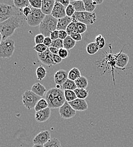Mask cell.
<instances>
[{
  "mask_svg": "<svg viewBox=\"0 0 133 147\" xmlns=\"http://www.w3.org/2000/svg\"><path fill=\"white\" fill-rule=\"evenodd\" d=\"M25 17L23 14L14 16L0 23L1 41H4L12 36L15 31L23 24Z\"/></svg>",
  "mask_w": 133,
  "mask_h": 147,
  "instance_id": "cell-1",
  "label": "cell"
},
{
  "mask_svg": "<svg viewBox=\"0 0 133 147\" xmlns=\"http://www.w3.org/2000/svg\"><path fill=\"white\" fill-rule=\"evenodd\" d=\"M50 109L60 108L66 101L64 91L61 88H53L49 89L44 96Z\"/></svg>",
  "mask_w": 133,
  "mask_h": 147,
  "instance_id": "cell-2",
  "label": "cell"
},
{
  "mask_svg": "<svg viewBox=\"0 0 133 147\" xmlns=\"http://www.w3.org/2000/svg\"><path fill=\"white\" fill-rule=\"evenodd\" d=\"M58 19L51 15L46 16L39 26V31L45 37H50L51 33L57 30Z\"/></svg>",
  "mask_w": 133,
  "mask_h": 147,
  "instance_id": "cell-3",
  "label": "cell"
},
{
  "mask_svg": "<svg viewBox=\"0 0 133 147\" xmlns=\"http://www.w3.org/2000/svg\"><path fill=\"white\" fill-rule=\"evenodd\" d=\"M23 14V9L17 8L14 5L0 3V23L12 17Z\"/></svg>",
  "mask_w": 133,
  "mask_h": 147,
  "instance_id": "cell-4",
  "label": "cell"
},
{
  "mask_svg": "<svg viewBox=\"0 0 133 147\" xmlns=\"http://www.w3.org/2000/svg\"><path fill=\"white\" fill-rule=\"evenodd\" d=\"M72 22H80L86 25L94 24L97 20V16L95 13H88L87 11L76 12L72 17Z\"/></svg>",
  "mask_w": 133,
  "mask_h": 147,
  "instance_id": "cell-5",
  "label": "cell"
},
{
  "mask_svg": "<svg viewBox=\"0 0 133 147\" xmlns=\"http://www.w3.org/2000/svg\"><path fill=\"white\" fill-rule=\"evenodd\" d=\"M15 50V41L11 38L1 41L0 44V57L9 58L11 57Z\"/></svg>",
  "mask_w": 133,
  "mask_h": 147,
  "instance_id": "cell-6",
  "label": "cell"
},
{
  "mask_svg": "<svg viewBox=\"0 0 133 147\" xmlns=\"http://www.w3.org/2000/svg\"><path fill=\"white\" fill-rule=\"evenodd\" d=\"M41 98L40 97L34 93L31 90L26 91L22 96L23 103L24 107L29 110L35 109V106Z\"/></svg>",
  "mask_w": 133,
  "mask_h": 147,
  "instance_id": "cell-7",
  "label": "cell"
},
{
  "mask_svg": "<svg viewBox=\"0 0 133 147\" xmlns=\"http://www.w3.org/2000/svg\"><path fill=\"white\" fill-rule=\"evenodd\" d=\"M45 16H46L43 13L41 9H35L32 7L31 12L26 18V20L30 26L36 27L40 26Z\"/></svg>",
  "mask_w": 133,
  "mask_h": 147,
  "instance_id": "cell-8",
  "label": "cell"
},
{
  "mask_svg": "<svg viewBox=\"0 0 133 147\" xmlns=\"http://www.w3.org/2000/svg\"><path fill=\"white\" fill-rule=\"evenodd\" d=\"M76 111L74 110L69 103L67 101L59 108V113L61 117L63 119H70L76 115Z\"/></svg>",
  "mask_w": 133,
  "mask_h": 147,
  "instance_id": "cell-9",
  "label": "cell"
},
{
  "mask_svg": "<svg viewBox=\"0 0 133 147\" xmlns=\"http://www.w3.org/2000/svg\"><path fill=\"white\" fill-rule=\"evenodd\" d=\"M38 60L43 64L48 66L49 67L56 65L53 58V54L51 53L49 48L44 53H38Z\"/></svg>",
  "mask_w": 133,
  "mask_h": 147,
  "instance_id": "cell-10",
  "label": "cell"
},
{
  "mask_svg": "<svg viewBox=\"0 0 133 147\" xmlns=\"http://www.w3.org/2000/svg\"><path fill=\"white\" fill-rule=\"evenodd\" d=\"M51 139V132L48 130L42 131L37 134L33 139L34 144H45Z\"/></svg>",
  "mask_w": 133,
  "mask_h": 147,
  "instance_id": "cell-11",
  "label": "cell"
},
{
  "mask_svg": "<svg viewBox=\"0 0 133 147\" xmlns=\"http://www.w3.org/2000/svg\"><path fill=\"white\" fill-rule=\"evenodd\" d=\"M51 16L55 18L59 19L63 18L66 16V7H65L58 1H56Z\"/></svg>",
  "mask_w": 133,
  "mask_h": 147,
  "instance_id": "cell-12",
  "label": "cell"
},
{
  "mask_svg": "<svg viewBox=\"0 0 133 147\" xmlns=\"http://www.w3.org/2000/svg\"><path fill=\"white\" fill-rule=\"evenodd\" d=\"M69 72L64 70L57 71L54 75V81L56 85L62 86L68 79Z\"/></svg>",
  "mask_w": 133,
  "mask_h": 147,
  "instance_id": "cell-13",
  "label": "cell"
},
{
  "mask_svg": "<svg viewBox=\"0 0 133 147\" xmlns=\"http://www.w3.org/2000/svg\"><path fill=\"white\" fill-rule=\"evenodd\" d=\"M56 1L54 0H42L41 10L45 16L51 15Z\"/></svg>",
  "mask_w": 133,
  "mask_h": 147,
  "instance_id": "cell-14",
  "label": "cell"
},
{
  "mask_svg": "<svg viewBox=\"0 0 133 147\" xmlns=\"http://www.w3.org/2000/svg\"><path fill=\"white\" fill-rule=\"evenodd\" d=\"M69 103L71 105V107L76 111H83L88 109V104L85 100L77 98L76 100Z\"/></svg>",
  "mask_w": 133,
  "mask_h": 147,
  "instance_id": "cell-15",
  "label": "cell"
},
{
  "mask_svg": "<svg viewBox=\"0 0 133 147\" xmlns=\"http://www.w3.org/2000/svg\"><path fill=\"white\" fill-rule=\"evenodd\" d=\"M51 110L49 108L45 109L40 110L36 112L35 113V119L39 123H43L47 121L51 116Z\"/></svg>",
  "mask_w": 133,
  "mask_h": 147,
  "instance_id": "cell-16",
  "label": "cell"
},
{
  "mask_svg": "<svg viewBox=\"0 0 133 147\" xmlns=\"http://www.w3.org/2000/svg\"><path fill=\"white\" fill-rule=\"evenodd\" d=\"M129 61V57L128 55L122 53L117 54L116 58V67L118 68H125Z\"/></svg>",
  "mask_w": 133,
  "mask_h": 147,
  "instance_id": "cell-17",
  "label": "cell"
},
{
  "mask_svg": "<svg viewBox=\"0 0 133 147\" xmlns=\"http://www.w3.org/2000/svg\"><path fill=\"white\" fill-rule=\"evenodd\" d=\"M73 22L72 18L66 16L63 18L58 19L57 23V30L61 31L65 30L66 31L68 26Z\"/></svg>",
  "mask_w": 133,
  "mask_h": 147,
  "instance_id": "cell-18",
  "label": "cell"
},
{
  "mask_svg": "<svg viewBox=\"0 0 133 147\" xmlns=\"http://www.w3.org/2000/svg\"><path fill=\"white\" fill-rule=\"evenodd\" d=\"M31 91L40 97L44 96L47 92L46 88L40 83L34 84L31 87Z\"/></svg>",
  "mask_w": 133,
  "mask_h": 147,
  "instance_id": "cell-19",
  "label": "cell"
},
{
  "mask_svg": "<svg viewBox=\"0 0 133 147\" xmlns=\"http://www.w3.org/2000/svg\"><path fill=\"white\" fill-rule=\"evenodd\" d=\"M70 4L73 6L76 12H83L86 11L83 1H70Z\"/></svg>",
  "mask_w": 133,
  "mask_h": 147,
  "instance_id": "cell-20",
  "label": "cell"
},
{
  "mask_svg": "<svg viewBox=\"0 0 133 147\" xmlns=\"http://www.w3.org/2000/svg\"><path fill=\"white\" fill-rule=\"evenodd\" d=\"M61 88L65 90H70V91H74L77 88L76 84L74 81L70 79H68L65 83L61 86Z\"/></svg>",
  "mask_w": 133,
  "mask_h": 147,
  "instance_id": "cell-21",
  "label": "cell"
},
{
  "mask_svg": "<svg viewBox=\"0 0 133 147\" xmlns=\"http://www.w3.org/2000/svg\"><path fill=\"white\" fill-rule=\"evenodd\" d=\"M76 42L70 36H68L63 40V48L68 51L71 50L76 46Z\"/></svg>",
  "mask_w": 133,
  "mask_h": 147,
  "instance_id": "cell-22",
  "label": "cell"
},
{
  "mask_svg": "<svg viewBox=\"0 0 133 147\" xmlns=\"http://www.w3.org/2000/svg\"><path fill=\"white\" fill-rule=\"evenodd\" d=\"M75 83L76 84L77 88H82V89H86V88L88 87V82L87 79L82 76L79 78H78L77 80L75 81Z\"/></svg>",
  "mask_w": 133,
  "mask_h": 147,
  "instance_id": "cell-23",
  "label": "cell"
},
{
  "mask_svg": "<svg viewBox=\"0 0 133 147\" xmlns=\"http://www.w3.org/2000/svg\"><path fill=\"white\" fill-rule=\"evenodd\" d=\"M81 76H82L80 70L76 67H74L71 69L68 74V79L74 82Z\"/></svg>",
  "mask_w": 133,
  "mask_h": 147,
  "instance_id": "cell-24",
  "label": "cell"
},
{
  "mask_svg": "<svg viewBox=\"0 0 133 147\" xmlns=\"http://www.w3.org/2000/svg\"><path fill=\"white\" fill-rule=\"evenodd\" d=\"M86 11L88 13H94L96 8V5L94 3L93 0H83Z\"/></svg>",
  "mask_w": 133,
  "mask_h": 147,
  "instance_id": "cell-25",
  "label": "cell"
},
{
  "mask_svg": "<svg viewBox=\"0 0 133 147\" xmlns=\"http://www.w3.org/2000/svg\"><path fill=\"white\" fill-rule=\"evenodd\" d=\"M49 108V105L47 101L45 98H41L37 103L35 107V110L36 112L44 110Z\"/></svg>",
  "mask_w": 133,
  "mask_h": 147,
  "instance_id": "cell-26",
  "label": "cell"
},
{
  "mask_svg": "<svg viewBox=\"0 0 133 147\" xmlns=\"http://www.w3.org/2000/svg\"><path fill=\"white\" fill-rule=\"evenodd\" d=\"M36 75L39 81L43 80L47 75V70L43 66H39L36 70Z\"/></svg>",
  "mask_w": 133,
  "mask_h": 147,
  "instance_id": "cell-27",
  "label": "cell"
},
{
  "mask_svg": "<svg viewBox=\"0 0 133 147\" xmlns=\"http://www.w3.org/2000/svg\"><path fill=\"white\" fill-rule=\"evenodd\" d=\"M76 94L77 98L85 100L88 96V91L86 89H82V88H76L74 91Z\"/></svg>",
  "mask_w": 133,
  "mask_h": 147,
  "instance_id": "cell-28",
  "label": "cell"
},
{
  "mask_svg": "<svg viewBox=\"0 0 133 147\" xmlns=\"http://www.w3.org/2000/svg\"><path fill=\"white\" fill-rule=\"evenodd\" d=\"M94 42L100 49L104 48L106 44L105 39L101 35H99L95 37Z\"/></svg>",
  "mask_w": 133,
  "mask_h": 147,
  "instance_id": "cell-29",
  "label": "cell"
},
{
  "mask_svg": "<svg viewBox=\"0 0 133 147\" xmlns=\"http://www.w3.org/2000/svg\"><path fill=\"white\" fill-rule=\"evenodd\" d=\"M99 49H100L95 44L94 42L89 43L86 47V51L90 55H95L99 51Z\"/></svg>",
  "mask_w": 133,
  "mask_h": 147,
  "instance_id": "cell-30",
  "label": "cell"
},
{
  "mask_svg": "<svg viewBox=\"0 0 133 147\" xmlns=\"http://www.w3.org/2000/svg\"><path fill=\"white\" fill-rule=\"evenodd\" d=\"M64 95L65 100L67 102H70L75 100L77 99L76 94L74 91L70 90H65L64 91Z\"/></svg>",
  "mask_w": 133,
  "mask_h": 147,
  "instance_id": "cell-31",
  "label": "cell"
},
{
  "mask_svg": "<svg viewBox=\"0 0 133 147\" xmlns=\"http://www.w3.org/2000/svg\"><path fill=\"white\" fill-rule=\"evenodd\" d=\"M13 3L16 7L21 9L30 6V1L28 0H14Z\"/></svg>",
  "mask_w": 133,
  "mask_h": 147,
  "instance_id": "cell-32",
  "label": "cell"
},
{
  "mask_svg": "<svg viewBox=\"0 0 133 147\" xmlns=\"http://www.w3.org/2000/svg\"><path fill=\"white\" fill-rule=\"evenodd\" d=\"M45 147H62L60 141L57 138L51 139L45 144Z\"/></svg>",
  "mask_w": 133,
  "mask_h": 147,
  "instance_id": "cell-33",
  "label": "cell"
},
{
  "mask_svg": "<svg viewBox=\"0 0 133 147\" xmlns=\"http://www.w3.org/2000/svg\"><path fill=\"white\" fill-rule=\"evenodd\" d=\"M66 31L67 32L69 36H70L71 35L78 32V30L76 27V23L72 22L67 27Z\"/></svg>",
  "mask_w": 133,
  "mask_h": 147,
  "instance_id": "cell-34",
  "label": "cell"
},
{
  "mask_svg": "<svg viewBox=\"0 0 133 147\" xmlns=\"http://www.w3.org/2000/svg\"><path fill=\"white\" fill-rule=\"evenodd\" d=\"M33 48L36 52H38V53H42L45 52L49 48L45 46L44 44H41L36 45Z\"/></svg>",
  "mask_w": 133,
  "mask_h": 147,
  "instance_id": "cell-35",
  "label": "cell"
},
{
  "mask_svg": "<svg viewBox=\"0 0 133 147\" xmlns=\"http://www.w3.org/2000/svg\"><path fill=\"white\" fill-rule=\"evenodd\" d=\"M76 24L78 33L82 34L84 33L87 31V27L86 24H83V23H80V22H76Z\"/></svg>",
  "mask_w": 133,
  "mask_h": 147,
  "instance_id": "cell-36",
  "label": "cell"
},
{
  "mask_svg": "<svg viewBox=\"0 0 133 147\" xmlns=\"http://www.w3.org/2000/svg\"><path fill=\"white\" fill-rule=\"evenodd\" d=\"M76 12V11L72 4H70L66 8V16L68 17L72 18Z\"/></svg>",
  "mask_w": 133,
  "mask_h": 147,
  "instance_id": "cell-37",
  "label": "cell"
},
{
  "mask_svg": "<svg viewBox=\"0 0 133 147\" xmlns=\"http://www.w3.org/2000/svg\"><path fill=\"white\" fill-rule=\"evenodd\" d=\"M51 47L56 48L59 49L63 48V40H62L60 38H58L56 40H54L52 41V43Z\"/></svg>",
  "mask_w": 133,
  "mask_h": 147,
  "instance_id": "cell-38",
  "label": "cell"
},
{
  "mask_svg": "<svg viewBox=\"0 0 133 147\" xmlns=\"http://www.w3.org/2000/svg\"><path fill=\"white\" fill-rule=\"evenodd\" d=\"M58 55H59L62 59H65V58H68L70 55V52H69V51L63 48L59 50Z\"/></svg>",
  "mask_w": 133,
  "mask_h": 147,
  "instance_id": "cell-39",
  "label": "cell"
},
{
  "mask_svg": "<svg viewBox=\"0 0 133 147\" xmlns=\"http://www.w3.org/2000/svg\"><path fill=\"white\" fill-rule=\"evenodd\" d=\"M30 6L34 8L41 9L42 6L41 0H30Z\"/></svg>",
  "mask_w": 133,
  "mask_h": 147,
  "instance_id": "cell-40",
  "label": "cell"
},
{
  "mask_svg": "<svg viewBox=\"0 0 133 147\" xmlns=\"http://www.w3.org/2000/svg\"><path fill=\"white\" fill-rule=\"evenodd\" d=\"M45 37L43 34H40L37 35H36L35 37V43L36 45H38V44H43Z\"/></svg>",
  "mask_w": 133,
  "mask_h": 147,
  "instance_id": "cell-41",
  "label": "cell"
},
{
  "mask_svg": "<svg viewBox=\"0 0 133 147\" xmlns=\"http://www.w3.org/2000/svg\"><path fill=\"white\" fill-rule=\"evenodd\" d=\"M31 8L32 7L31 6H29L23 9V14L26 18L30 14L31 12Z\"/></svg>",
  "mask_w": 133,
  "mask_h": 147,
  "instance_id": "cell-42",
  "label": "cell"
},
{
  "mask_svg": "<svg viewBox=\"0 0 133 147\" xmlns=\"http://www.w3.org/2000/svg\"><path fill=\"white\" fill-rule=\"evenodd\" d=\"M71 37L76 41H82V34L78 33V32H76L75 34H73L72 35H70Z\"/></svg>",
  "mask_w": 133,
  "mask_h": 147,
  "instance_id": "cell-43",
  "label": "cell"
},
{
  "mask_svg": "<svg viewBox=\"0 0 133 147\" xmlns=\"http://www.w3.org/2000/svg\"><path fill=\"white\" fill-rule=\"evenodd\" d=\"M69 35L66 31H65V30L59 31V38H60L62 40H64Z\"/></svg>",
  "mask_w": 133,
  "mask_h": 147,
  "instance_id": "cell-44",
  "label": "cell"
},
{
  "mask_svg": "<svg viewBox=\"0 0 133 147\" xmlns=\"http://www.w3.org/2000/svg\"><path fill=\"white\" fill-rule=\"evenodd\" d=\"M52 40L51 39V38L50 37H45V39H44V42L43 44L47 46V47L49 48L52 43Z\"/></svg>",
  "mask_w": 133,
  "mask_h": 147,
  "instance_id": "cell-45",
  "label": "cell"
},
{
  "mask_svg": "<svg viewBox=\"0 0 133 147\" xmlns=\"http://www.w3.org/2000/svg\"><path fill=\"white\" fill-rule=\"evenodd\" d=\"M50 37L52 40V41L56 40L59 38V31L56 30L53 32H52L50 35Z\"/></svg>",
  "mask_w": 133,
  "mask_h": 147,
  "instance_id": "cell-46",
  "label": "cell"
},
{
  "mask_svg": "<svg viewBox=\"0 0 133 147\" xmlns=\"http://www.w3.org/2000/svg\"><path fill=\"white\" fill-rule=\"evenodd\" d=\"M53 58L56 65L60 63L62 61V59L58 55H53Z\"/></svg>",
  "mask_w": 133,
  "mask_h": 147,
  "instance_id": "cell-47",
  "label": "cell"
},
{
  "mask_svg": "<svg viewBox=\"0 0 133 147\" xmlns=\"http://www.w3.org/2000/svg\"><path fill=\"white\" fill-rule=\"evenodd\" d=\"M49 50L51 52V53H52L53 55H58V52H59V49L55 48V47H49Z\"/></svg>",
  "mask_w": 133,
  "mask_h": 147,
  "instance_id": "cell-48",
  "label": "cell"
},
{
  "mask_svg": "<svg viewBox=\"0 0 133 147\" xmlns=\"http://www.w3.org/2000/svg\"><path fill=\"white\" fill-rule=\"evenodd\" d=\"M59 3H61L65 7H67L70 4V1L69 0H62V1H58Z\"/></svg>",
  "mask_w": 133,
  "mask_h": 147,
  "instance_id": "cell-49",
  "label": "cell"
},
{
  "mask_svg": "<svg viewBox=\"0 0 133 147\" xmlns=\"http://www.w3.org/2000/svg\"><path fill=\"white\" fill-rule=\"evenodd\" d=\"M93 1H94V3H95L96 5H100V4L103 3V2H104L103 0H93Z\"/></svg>",
  "mask_w": 133,
  "mask_h": 147,
  "instance_id": "cell-50",
  "label": "cell"
},
{
  "mask_svg": "<svg viewBox=\"0 0 133 147\" xmlns=\"http://www.w3.org/2000/svg\"><path fill=\"white\" fill-rule=\"evenodd\" d=\"M32 147H45L44 145H41V144H34Z\"/></svg>",
  "mask_w": 133,
  "mask_h": 147,
  "instance_id": "cell-51",
  "label": "cell"
}]
</instances>
